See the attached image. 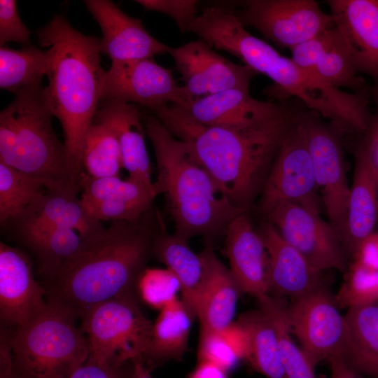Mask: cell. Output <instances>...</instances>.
Wrapping results in <instances>:
<instances>
[{
	"mask_svg": "<svg viewBox=\"0 0 378 378\" xmlns=\"http://www.w3.org/2000/svg\"><path fill=\"white\" fill-rule=\"evenodd\" d=\"M150 111L186 145L229 201L245 211L261 191L296 111L283 104L265 120L221 127L197 123L174 104Z\"/></svg>",
	"mask_w": 378,
	"mask_h": 378,
	"instance_id": "cell-1",
	"label": "cell"
},
{
	"mask_svg": "<svg viewBox=\"0 0 378 378\" xmlns=\"http://www.w3.org/2000/svg\"><path fill=\"white\" fill-rule=\"evenodd\" d=\"M161 221L152 209L135 223L114 220L52 276L39 281L47 302L80 318L93 306L138 297L139 281L153 256Z\"/></svg>",
	"mask_w": 378,
	"mask_h": 378,
	"instance_id": "cell-2",
	"label": "cell"
},
{
	"mask_svg": "<svg viewBox=\"0 0 378 378\" xmlns=\"http://www.w3.org/2000/svg\"><path fill=\"white\" fill-rule=\"evenodd\" d=\"M36 34L40 45L48 48L46 95L61 123L64 145L81 182L83 142L101 102L106 71L101 66L100 39L80 33L58 15Z\"/></svg>",
	"mask_w": 378,
	"mask_h": 378,
	"instance_id": "cell-3",
	"label": "cell"
},
{
	"mask_svg": "<svg viewBox=\"0 0 378 378\" xmlns=\"http://www.w3.org/2000/svg\"><path fill=\"white\" fill-rule=\"evenodd\" d=\"M146 134L156 158L155 181L174 220V234L188 241L225 233L230 221L245 210L233 205L186 145L152 113H142Z\"/></svg>",
	"mask_w": 378,
	"mask_h": 378,
	"instance_id": "cell-4",
	"label": "cell"
},
{
	"mask_svg": "<svg viewBox=\"0 0 378 378\" xmlns=\"http://www.w3.org/2000/svg\"><path fill=\"white\" fill-rule=\"evenodd\" d=\"M52 116L42 84L18 93L0 113V161L51 187L72 183L80 188L64 143L53 130Z\"/></svg>",
	"mask_w": 378,
	"mask_h": 378,
	"instance_id": "cell-5",
	"label": "cell"
},
{
	"mask_svg": "<svg viewBox=\"0 0 378 378\" xmlns=\"http://www.w3.org/2000/svg\"><path fill=\"white\" fill-rule=\"evenodd\" d=\"M78 318L47 302L26 323L10 330V378H69L88 358L86 337Z\"/></svg>",
	"mask_w": 378,
	"mask_h": 378,
	"instance_id": "cell-6",
	"label": "cell"
},
{
	"mask_svg": "<svg viewBox=\"0 0 378 378\" xmlns=\"http://www.w3.org/2000/svg\"><path fill=\"white\" fill-rule=\"evenodd\" d=\"M88 360L99 365H122L141 356L153 323L142 313L139 298L120 296L97 304L81 318Z\"/></svg>",
	"mask_w": 378,
	"mask_h": 378,
	"instance_id": "cell-7",
	"label": "cell"
},
{
	"mask_svg": "<svg viewBox=\"0 0 378 378\" xmlns=\"http://www.w3.org/2000/svg\"><path fill=\"white\" fill-rule=\"evenodd\" d=\"M260 211L267 216L287 203L320 214L321 199L300 110L272 162L261 189Z\"/></svg>",
	"mask_w": 378,
	"mask_h": 378,
	"instance_id": "cell-8",
	"label": "cell"
},
{
	"mask_svg": "<svg viewBox=\"0 0 378 378\" xmlns=\"http://www.w3.org/2000/svg\"><path fill=\"white\" fill-rule=\"evenodd\" d=\"M300 113L322 204L343 244L350 195L341 141L344 131L323 122L316 111L307 108Z\"/></svg>",
	"mask_w": 378,
	"mask_h": 378,
	"instance_id": "cell-9",
	"label": "cell"
},
{
	"mask_svg": "<svg viewBox=\"0 0 378 378\" xmlns=\"http://www.w3.org/2000/svg\"><path fill=\"white\" fill-rule=\"evenodd\" d=\"M234 13L281 48H292L334 26L314 0H248Z\"/></svg>",
	"mask_w": 378,
	"mask_h": 378,
	"instance_id": "cell-10",
	"label": "cell"
},
{
	"mask_svg": "<svg viewBox=\"0 0 378 378\" xmlns=\"http://www.w3.org/2000/svg\"><path fill=\"white\" fill-rule=\"evenodd\" d=\"M322 286L287 303L286 315L290 330L316 366L332 357H342L346 335L344 316Z\"/></svg>",
	"mask_w": 378,
	"mask_h": 378,
	"instance_id": "cell-11",
	"label": "cell"
},
{
	"mask_svg": "<svg viewBox=\"0 0 378 378\" xmlns=\"http://www.w3.org/2000/svg\"><path fill=\"white\" fill-rule=\"evenodd\" d=\"M190 100L171 70L153 58L112 62L105 71L101 102L138 104L151 110L171 104L182 106Z\"/></svg>",
	"mask_w": 378,
	"mask_h": 378,
	"instance_id": "cell-12",
	"label": "cell"
},
{
	"mask_svg": "<svg viewBox=\"0 0 378 378\" xmlns=\"http://www.w3.org/2000/svg\"><path fill=\"white\" fill-rule=\"evenodd\" d=\"M281 237L313 266L346 270L345 248L338 234L320 214L295 204L275 208L266 216Z\"/></svg>",
	"mask_w": 378,
	"mask_h": 378,
	"instance_id": "cell-13",
	"label": "cell"
},
{
	"mask_svg": "<svg viewBox=\"0 0 378 378\" xmlns=\"http://www.w3.org/2000/svg\"><path fill=\"white\" fill-rule=\"evenodd\" d=\"M168 54L191 100L230 89H249L252 78L258 74L245 64L233 63L218 55L200 38L171 47Z\"/></svg>",
	"mask_w": 378,
	"mask_h": 378,
	"instance_id": "cell-14",
	"label": "cell"
},
{
	"mask_svg": "<svg viewBox=\"0 0 378 378\" xmlns=\"http://www.w3.org/2000/svg\"><path fill=\"white\" fill-rule=\"evenodd\" d=\"M47 304L46 291L36 279L29 256L0 242V318L13 330L26 323Z\"/></svg>",
	"mask_w": 378,
	"mask_h": 378,
	"instance_id": "cell-15",
	"label": "cell"
},
{
	"mask_svg": "<svg viewBox=\"0 0 378 378\" xmlns=\"http://www.w3.org/2000/svg\"><path fill=\"white\" fill-rule=\"evenodd\" d=\"M81 204L90 217L97 220L135 223L153 209L160 195L155 183L150 185L120 176L91 178L81 181Z\"/></svg>",
	"mask_w": 378,
	"mask_h": 378,
	"instance_id": "cell-16",
	"label": "cell"
},
{
	"mask_svg": "<svg viewBox=\"0 0 378 378\" xmlns=\"http://www.w3.org/2000/svg\"><path fill=\"white\" fill-rule=\"evenodd\" d=\"M84 3L101 28V53L110 57L111 62L169 53L171 47L155 38L140 19L127 15L111 1L85 0Z\"/></svg>",
	"mask_w": 378,
	"mask_h": 378,
	"instance_id": "cell-17",
	"label": "cell"
},
{
	"mask_svg": "<svg viewBox=\"0 0 378 378\" xmlns=\"http://www.w3.org/2000/svg\"><path fill=\"white\" fill-rule=\"evenodd\" d=\"M334 25L358 74L378 80V0H328Z\"/></svg>",
	"mask_w": 378,
	"mask_h": 378,
	"instance_id": "cell-18",
	"label": "cell"
},
{
	"mask_svg": "<svg viewBox=\"0 0 378 378\" xmlns=\"http://www.w3.org/2000/svg\"><path fill=\"white\" fill-rule=\"evenodd\" d=\"M80 188L67 183L48 188L24 214L9 223L13 233L47 227H66L92 241L105 230L102 223L88 216L77 193Z\"/></svg>",
	"mask_w": 378,
	"mask_h": 378,
	"instance_id": "cell-19",
	"label": "cell"
},
{
	"mask_svg": "<svg viewBox=\"0 0 378 378\" xmlns=\"http://www.w3.org/2000/svg\"><path fill=\"white\" fill-rule=\"evenodd\" d=\"M268 257V294L291 300L325 286L324 271L313 266L267 222L258 231Z\"/></svg>",
	"mask_w": 378,
	"mask_h": 378,
	"instance_id": "cell-20",
	"label": "cell"
},
{
	"mask_svg": "<svg viewBox=\"0 0 378 378\" xmlns=\"http://www.w3.org/2000/svg\"><path fill=\"white\" fill-rule=\"evenodd\" d=\"M230 271L241 293L256 298L268 294V257L264 242L244 213L235 216L225 232Z\"/></svg>",
	"mask_w": 378,
	"mask_h": 378,
	"instance_id": "cell-21",
	"label": "cell"
},
{
	"mask_svg": "<svg viewBox=\"0 0 378 378\" xmlns=\"http://www.w3.org/2000/svg\"><path fill=\"white\" fill-rule=\"evenodd\" d=\"M378 218V169L365 139L355 153L354 178L349 199L343 245L353 256L374 230Z\"/></svg>",
	"mask_w": 378,
	"mask_h": 378,
	"instance_id": "cell-22",
	"label": "cell"
},
{
	"mask_svg": "<svg viewBox=\"0 0 378 378\" xmlns=\"http://www.w3.org/2000/svg\"><path fill=\"white\" fill-rule=\"evenodd\" d=\"M283 104L253 98L249 89H230L196 98L179 106L195 122L209 126L251 125L278 113Z\"/></svg>",
	"mask_w": 378,
	"mask_h": 378,
	"instance_id": "cell-23",
	"label": "cell"
},
{
	"mask_svg": "<svg viewBox=\"0 0 378 378\" xmlns=\"http://www.w3.org/2000/svg\"><path fill=\"white\" fill-rule=\"evenodd\" d=\"M204 266L196 318L200 330L220 332L233 321L241 290L227 268L211 246L200 253Z\"/></svg>",
	"mask_w": 378,
	"mask_h": 378,
	"instance_id": "cell-24",
	"label": "cell"
},
{
	"mask_svg": "<svg viewBox=\"0 0 378 378\" xmlns=\"http://www.w3.org/2000/svg\"><path fill=\"white\" fill-rule=\"evenodd\" d=\"M94 118L106 123L115 133L128 178L144 184H152V166L145 141L146 131L142 112L137 105L101 102Z\"/></svg>",
	"mask_w": 378,
	"mask_h": 378,
	"instance_id": "cell-25",
	"label": "cell"
},
{
	"mask_svg": "<svg viewBox=\"0 0 378 378\" xmlns=\"http://www.w3.org/2000/svg\"><path fill=\"white\" fill-rule=\"evenodd\" d=\"M153 256L176 276L181 285V301L195 318L204 274L200 255L190 248L188 241L168 233L161 224L154 239Z\"/></svg>",
	"mask_w": 378,
	"mask_h": 378,
	"instance_id": "cell-26",
	"label": "cell"
},
{
	"mask_svg": "<svg viewBox=\"0 0 378 378\" xmlns=\"http://www.w3.org/2000/svg\"><path fill=\"white\" fill-rule=\"evenodd\" d=\"M344 319L342 358L356 372L378 378V302L350 307Z\"/></svg>",
	"mask_w": 378,
	"mask_h": 378,
	"instance_id": "cell-27",
	"label": "cell"
},
{
	"mask_svg": "<svg viewBox=\"0 0 378 378\" xmlns=\"http://www.w3.org/2000/svg\"><path fill=\"white\" fill-rule=\"evenodd\" d=\"M13 234L34 258L39 281L52 276L93 241L85 240L74 230L59 227L27 230Z\"/></svg>",
	"mask_w": 378,
	"mask_h": 378,
	"instance_id": "cell-28",
	"label": "cell"
},
{
	"mask_svg": "<svg viewBox=\"0 0 378 378\" xmlns=\"http://www.w3.org/2000/svg\"><path fill=\"white\" fill-rule=\"evenodd\" d=\"M193 319L178 299L160 310L141 356L150 370L169 360L182 359L187 351Z\"/></svg>",
	"mask_w": 378,
	"mask_h": 378,
	"instance_id": "cell-29",
	"label": "cell"
},
{
	"mask_svg": "<svg viewBox=\"0 0 378 378\" xmlns=\"http://www.w3.org/2000/svg\"><path fill=\"white\" fill-rule=\"evenodd\" d=\"M237 321L248 334V352L246 361L250 368L267 378H286L276 329L270 316L258 308L244 313Z\"/></svg>",
	"mask_w": 378,
	"mask_h": 378,
	"instance_id": "cell-30",
	"label": "cell"
},
{
	"mask_svg": "<svg viewBox=\"0 0 378 378\" xmlns=\"http://www.w3.org/2000/svg\"><path fill=\"white\" fill-rule=\"evenodd\" d=\"M48 70L46 51L33 45L20 50L0 48V88L13 93L41 85Z\"/></svg>",
	"mask_w": 378,
	"mask_h": 378,
	"instance_id": "cell-31",
	"label": "cell"
},
{
	"mask_svg": "<svg viewBox=\"0 0 378 378\" xmlns=\"http://www.w3.org/2000/svg\"><path fill=\"white\" fill-rule=\"evenodd\" d=\"M51 186L43 178L0 161V223L1 226L21 217Z\"/></svg>",
	"mask_w": 378,
	"mask_h": 378,
	"instance_id": "cell-32",
	"label": "cell"
},
{
	"mask_svg": "<svg viewBox=\"0 0 378 378\" xmlns=\"http://www.w3.org/2000/svg\"><path fill=\"white\" fill-rule=\"evenodd\" d=\"M259 308L272 318L276 329L281 364L286 378H317L315 365L302 347L297 346L286 315L285 298L269 294L256 298Z\"/></svg>",
	"mask_w": 378,
	"mask_h": 378,
	"instance_id": "cell-33",
	"label": "cell"
},
{
	"mask_svg": "<svg viewBox=\"0 0 378 378\" xmlns=\"http://www.w3.org/2000/svg\"><path fill=\"white\" fill-rule=\"evenodd\" d=\"M82 165L91 178L120 176L123 168L121 150L117 137L106 123L94 118L85 136Z\"/></svg>",
	"mask_w": 378,
	"mask_h": 378,
	"instance_id": "cell-34",
	"label": "cell"
},
{
	"mask_svg": "<svg viewBox=\"0 0 378 378\" xmlns=\"http://www.w3.org/2000/svg\"><path fill=\"white\" fill-rule=\"evenodd\" d=\"M315 74L326 83L338 89L346 88L355 92L368 90L341 37L319 60Z\"/></svg>",
	"mask_w": 378,
	"mask_h": 378,
	"instance_id": "cell-35",
	"label": "cell"
},
{
	"mask_svg": "<svg viewBox=\"0 0 378 378\" xmlns=\"http://www.w3.org/2000/svg\"><path fill=\"white\" fill-rule=\"evenodd\" d=\"M334 297L338 307L347 309L378 302V270L353 261Z\"/></svg>",
	"mask_w": 378,
	"mask_h": 378,
	"instance_id": "cell-36",
	"label": "cell"
},
{
	"mask_svg": "<svg viewBox=\"0 0 378 378\" xmlns=\"http://www.w3.org/2000/svg\"><path fill=\"white\" fill-rule=\"evenodd\" d=\"M181 285L176 276L168 269H146L137 286V293L145 303L161 310L178 300Z\"/></svg>",
	"mask_w": 378,
	"mask_h": 378,
	"instance_id": "cell-37",
	"label": "cell"
},
{
	"mask_svg": "<svg viewBox=\"0 0 378 378\" xmlns=\"http://www.w3.org/2000/svg\"><path fill=\"white\" fill-rule=\"evenodd\" d=\"M340 38L339 31L334 25L325 31L290 48V58L300 68L317 76L315 74L317 64L321 57L338 42Z\"/></svg>",
	"mask_w": 378,
	"mask_h": 378,
	"instance_id": "cell-38",
	"label": "cell"
},
{
	"mask_svg": "<svg viewBox=\"0 0 378 378\" xmlns=\"http://www.w3.org/2000/svg\"><path fill=\"white\" fill-rule=\"evenodd\" d=\"M198 362L212 363L227 372L232 371L241 358L220 332L200 330Z\"/></svg>",
	"mask_w": 378,
	"mask_h": 378,
	"instance_id": "cell-39",
	"label": "cell"
},
{
	"mask_svg": "<svg viewBox=\"0 0 378 378\" xmlns=\"http://www.w3.org/2000/svg\"><path fill=\"white\" fill-rule=\"evenodd\" d=\"M145 11H157L172 18L181 33L188 31L193 20L198 15L195 0H136Z\"/></svg>",
	"mask_w": 378,
	"mask_h": 378,
	"instance_id": "cell-40",
	"label": "cell"
},
{
	"mask_svg": "<svg viewBox=\"0 0 378 378\" xmlns=\"http://www.w3.org/2000/svg\"><path fill=\"white\" fill-rule=\"evenodd\" d=\"M31 31L22 22L15 0L0 1V45L16 42L26 47L31 45Z\"/></svg>",
	"mask_w": 378,
	"mask_h": 378,
	"instance_id": "cell-41",
	"label": "cell"
},
{
	"mask_svg": "<svg viewBox=\"0 0 378 378\" xmlns=\"http://www.w3.org/2000/svg\"><path fill=\"white\" fill-rule=\"evenodd\" d=\"M132 364L99 365L87 360L69 378H130Z\"/></svg>",
	"mask_w": 378,
	"mask_h": 378,
	"instance_id": "cell-42",
	"label": "cell"
},
{
	"mask_svg": "<svg viewBox=\"0 0 378 378\" xmlns=\"http://www.w3.org/2000/svg\"><path fill=\"white\" fill-rule=\"evenodd\" d=\"M352 257L354 262L378 270V231L367 237L359 245Z\"/></svg>",
	"mask_w": 378,
	"mask_h": 378,
	"instance_id": "cell-43",
	"label": "cell"
},
{
	"mask_svg": "<svg viewBox=\"0 0 378 378\" xmlns=\"http://www.w3.org/2000/svg\"><path fill=\"white\" fill-rule=\"evenodd\" d=\"M228 372L219 367L204 361H199L188 378H228Z\"/></svg>",
	"mask_w": 378,
	"mask_h": 378,
	"instance_id": "cell-44",
	"label": "cell"
},
{
	"mask_svg": "<svg viewBox=\"0 0 378 378\" xmlns=\"http://www.w3.org/2000/svg\"><path fill=\"white\" fill-rule=\"evenodd\" d=\"M331 370V378H364L349 367L342 357H332L327 360Z\"/></svg>",
	"mask_w": 378,
	"mask_h": 378,
	"instance_id": "cell-45",
	"label": "cell"
},
{
	"mask_svg": "<svg viewBox=\"0 0 378 378\" xmlns=\"http://www.w3.org/2000/svg\"><path fill=\"white\" fill-rule=\"evenodd\" d=\"M365 140L368 141L374 161L378 169V115L373 116L372 121L368 131Z\"/></svg>",
	"mask_w": 378,
	"mask_h": 378,
	"instance_id": "cell-46",
	"label": "cell"
},
{
	"mask_svg": "<svg viewBox=\"0 0 378 378\" xmlns=\"http://www.w3.org/2000/svg\"><path fill=\"white\" fill-rule=\"evenodd\" d=\"M132 369L130 378H153L150 370L145 365L141 356L132 360Z\"/></svg>",
	"mask_w": 378,
	"mask_h": 378,
	"instance_id": "cell-47",
	"label": "cell"
},
{
	"mask_svg": "<svg viewBox=\"0 0 378 378\" xmlns=\"http://www.w3.org/2000/svg\"><path fill=\"white\" fill-rule=\"evenodd\" d=\"M370 93L372 94L373 97V99L375 102L376 107H377L376 115H378V80L375 81V84L374 87L372 88Z\"/></svg>",
	"mask_w": 378,
	"mask_h": 378,
	"instance_id": "cell-48",
	"label": "cell"
}]
</instances>
